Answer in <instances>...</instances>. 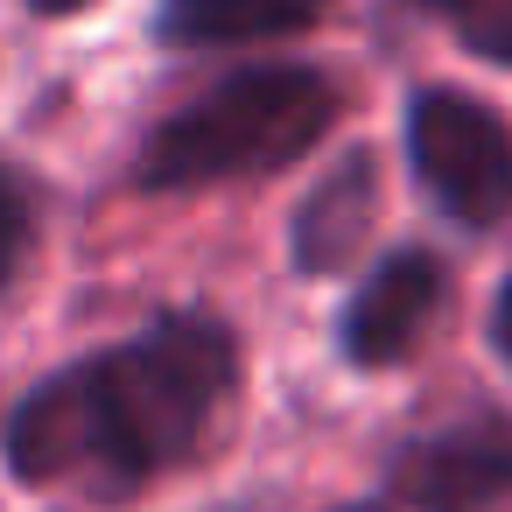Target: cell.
<instances>
[{
    "label": "cell",
    "mask_w": 512,
    "mask_h": 512,
    "mask_svg": "<svg viewBox=\"0 0 512 512\" xmlns=\"http://www.w3.org/2000/svg\"><path fill=\"white\" fill-rule=\"evenodd\" d=\"M372 211H379V169H372V155H344L295 211V267L302 274H337L365 246Z\"/></svg>",
    "instance_id": "obj_6"
},
{
    "label": "cell",
    "mask_w": 512,
    "mask_h": 512,
    "mask_svg": "<svg viewBox=\"0 0 512 512\" xmlns=\"http://www.w3.org/2000/svg\"><path fill=\"white\" fill-rule=\"evenodd\" d=\"M330 15V0H162L155 29L183 50L211 43H260V36H302Z\"/></svg>",
    "instance_id": "obj_7"
},
{
    "label": "cell",
    "mask_w": 512,
    "mask_h": 512,
    "mask_svg": "<svg viewBox=\"0 0 512 512\" xmlns=\"http://www.w3.org/2000/svg\"><path fill=\"white\" fill-rule=\"evenodd\" d=\"M442 15L456 22V36L477 57L512 64V0H442Z\"/></svg>",
    "instance_id": "obj_8"
},
{
    "label": "cell",
    "mask_w": 512,
    "mask_h": 512,
    "mask_svg": "<svg viewBox=\"0 0 512 512\" xmlns=\"http://www.w3.org/2000/svg\"><path fill=\"white\" fill-rule=\"evenodd\" d=\"M22 239H29V197H22V183L8 169H0V288H8V274L22 260Z\"/></svg>",
    "instance_id": "obj_9"
},
{
    "label": "cell",
    "mask_w": 512,
    "mask_h": 512,
    "mask_svg": "<svg viewBox=\"0 0 512 512\" xmlns=\"http://www.w3.org/2000/svg\"><path fill=\"white\" fill-rule=\"evenodd\" d=\"M36 15H71V8H85V0H29Z\"/></svg>",
    "instance_id": "obj_11"
},
{
    "label": "cell",
    "mask_w": 512,
    "mask_h": 512,
    "mask_svg": "<svg viewBox=\"0 0 512 512\" xmlns=\"http://www.w3.org/2000/svg\"><path fill=\"white\" fill-rule=\"evenodd\" d=\"M337 113V92L309 64H253L183 113H169L148 148H141V183L148 190H204V183H239L295 162L302 148L323 141Z\"/></svg>",
    "instance_id": "obj_2"
},
{
    "label": "cell",
    "mask_w": 512,
    "mask_h": 512,
    "mask_svg": "<svg viewBox=\"0 0 512 512\" xmlns=\"http://www.w3.org/2000/svg\"><path fill=\"white\" fill-rule=\"evenodd\" d=\"M351 512H379V505H351Z\"/></svg>",
    "instance_id": "obj_12"
},
{
    "label": "cell",
    "mask_w": 512,
    "mask_h": 512,
    "mask_svg": "<svg viewBox=\"0 0 512 512\" xmlns=\"http://www.w3.org/2000/svg\"><path fill=\"white\" fill-rule=\"evenodd\" d=\"M442 309V267L435 253H393L365 274V288L344 309V351L351 365H393L421 344L428 316Z\"/></svg>",
    "instance_id": "obj_5"
},
{
    "label": "cell",
    "mask_w": 512,
    "mask_h": 512,
    "mask_svg": "<svg viewBox=\"0 0 512 512\" xmlns=\"http://www.w3.org/2000/svg\"><path fill=\"white\" fill-rule=\"evenodd\" d=\"M407 155L421 190L463 218L498 225L512 218V127L470 92H421L407 113Z\"/></svg>",
    "instance_id": "obj_3"
},
{
    "label": "cell",
    "mask_w": 512,
    "mask_h": 512,
    "mask_svg": "<svg viewBox=\"0 0 512 512\" xmlns=\"http://www.w3.org/2000/svg\"><path fill=\"white\" fill-rule=\"evenodd\" d=\"M491 344H498V358L512 365V281L498 288V309H491Z\"/></svg>",
    "instance_id": "obj_10"
},
{
    "label": "cell",
    "mask_w": 512,
    "mask_h": 512,
    "mask_svg": "<svg viewBox=\"0 0 512 512\" xmlns=\"http://www.w3.org/2000/svg\"><path fill=\"white\" fill-rule=\"evenodd\" d=\"M428 8H442V0H428Z\"/></svg>",
    "instance_id": "obj_13"
},
{
    "label": "cell",
    "mask_w": 512,
    "mask_h": 512,
    "mask_svg": "<svg viewBox=\"0 0 512 512\" xmlns=\"http://www.w3.org/2000/svg\"><path fill=\"white\" fill-rule=\"evenodd\" d=\"M232 330L211 316H162L141 337L43 379L8 421V463L29 484L85 477L134 491L141 477L190 456L232 386Z\"/></svg>",
    "instance_id": "obj_1"
},
{
    "label": "cell",
    "mask_w": 512,
    "mask_h": 512,
    "mask_svg": "<svg viewBox=\"0 0 512 512\" xmlns=\"http://www.w3.org/2000/svg\"><path fill=\"white\" fill-rule=\"evenodd\" d=\"M393 498L414 512H491L512 498V414L449 421L393 456Z\"/></svg>",
    "instance_id": "obj_4"
}]
</instances>
